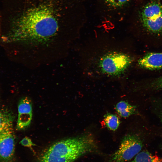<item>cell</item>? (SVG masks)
<instances>
[{
    "label": "cell",
    "mask_w": 162,
    "mask_h": 162,
    "mask_svg": "<svg viewBox=\"0 0 162 162\" xmlns=\"http://www.w3.org/2000/svg\"><path fill=\"white\" fill-rule=\"evenodd\" d=\"M85 44L82 64L85 77L92 79H124L134 59L124 40L113 38H92Z\"/></svg>",
    "instance_id": "cell-2"
},
{
    "label": "cell",
    "mask_w": 162,
    "mask_h": 162,
    "mask_svg": "<svg viewBox=\"0 0 162 162\" xmlns=\"http://www.w3.org/2000/svg\"><path fill=\"white\" fill-rule=\"evenodd\" d=\"M150 86L155 90L162 89V76L153 80L150 84Z\"/></svg>",
    "instance_id": "cell-14"
},
{
    "label": "cell",
    "mask_w": 162,
    "mask_h": 162,
    "mask_svg": "<svg viewBox=\"0 0 162 162\" xmlns=\"http://www.w3.org/2000/svg\"><path fill=\"white\" fill-rule=\"evenodd\" d=\"M22 2L8 32L2 38L4 42L45 45L66 31L70 0H23Z\"/></svg>",
    "instance_id": "cell-1"
},
{
    "label": "cell",
    "mask_w": 162,
    "mask_h": 162,
    "mask_svg": "<svg viewBox=\"0 0 162 162\" xmlns=\"http://www.w3.org/2000/svg\"><path fill=\"white\" fill-rule=\"evenodd\" d=\"M115 109L121 116L127 118L135 113L136 108L135 106L131 105L127 102L121 101L116 104Z\"/></svg>",
    "instance_id": "cell-9"
},
{
    "label": "cell",
    "mask_w": 162,
    "mask_h": 162,
    "mask_svg": "<svg viewBox=\"0 0 162 162\" xmlns=\"http://www.w3.org/2000/svg\"><path fill=\"white\" fill-rule=\"evenodd\" d=\"M104 121L106 127L110 130L115 131L118 128L120 121L116 115L108 113L104 116Z\"/></svg>",
    "instance_id": "cell-12"
},
{
    "label": "cell",
    "mask_w": 162,
    "mask_h": 162,
    "mask_svg": "<svg viewBox=\"0 0 162 162\" xmlns=\"http://www.w3.org/2000/svg\"><path fill=\"white\" fill-rule=\"evenodd\" d=\"M13 130L0 133V162H10L13 158L15 141Z\"/></svg>",
    "instance_id": "cell-6"
},
{
    "label": "cell",
    "mask_w": 162,
    "mask_h": 162,
    "mask_svg": "<svg viewBox=\"0 0 162 162\" xmlns=\"http://www.w3.org/2000/svg\"><path fill=\"white\" fill-rule=\"evenodd\" d=\"M142 143L137 136L128 134L122 140L118 149L111 156L109 162H126L139 153Z\"/></svg>",
    "instance_id": "cell-5"
},
{
    "label": "cell",
    "mask_w": 162,
    "mask_h": 162,
    "mask_svg": "<svg viewBox=\"0 0 162 162\" xmlns=\"http://www.w3.org/2000/svg\"><path fill=\"white\" fill-rule=\"evenodd\" d=\"M141 68L149 70L162 68V52H150L140 58L137 62Z\"/></svg>",
    "instance_id": "cell-8"
},
{
    "label": "cell",
    "mask_w": 162,
    "mask_h": 162,
    "mask_svg": "<svg viewBox=\"0 0 162 162\" xmlns=\"http://www.w3.org/2000/svg\"><path fill=\"white\" fill-rule=\"evenodd\" d=\"M21 144L23 146L31 148L33 146H35L31 140L28 137L24 138L20 142Z\"/></svg>",
    "instance_id": "cell-15"
},
{
    "label": "cell",
    "mask_w": 162,
    "mask_h": 162,
    "mask_svg": "<svg viewBox=\"0 0 162 162\" xmlns=\"http://www.w3.org/2000/svg\"><path fill=\"white\" fill-rule=\"evenodd\" d=\"M109 6L113 8H119L126 5L130 0H104Z\"/></svg>",
    "instance_id": "cell-13"
},
{
    "label": "cell",
    "mask_w": 162,
    "mask_h": 162,
    "mask_svg": "<svg viewBox=\"0 0 162 162\" xmlns=\"http://www.w3.org/2000/svg\"><path fill=\"white\" fill-rule=\"evenodd\" d=\"M138 26L141 35L151 40H162V4L156 0L146 3L139 9Z\"/></svg>",
    "instance_id": "cell-4"
},
{
    "label": "cell",
    "mask_w": 162,
    "mask_h": 162,
    "mask_svg": "<svg viewBox=\"0 0 162 162\" xmlns=\"http://www.w3.org/2000/svg\"><path fill=\"white\" fill-rule=\"evenodd\" d=\"M13 118L8 111L0 110V133L13 128Z\"/></svg>",
    "instance_id": "cell-10"
},
{
    "label": "cell",
    "mask_w": 162,
    "mask_h": 162,
    "mask_svg": "<svg viewBox=\"0 0 162 162\" xmlns=\"http://www.w3.org/2000/svg\"><path fill=\"white\" fill-rule=\"evenodd\" d=\"M131 162H162V159L146 151L140 152Z\"/></svg>",
    "instance_id": "cell-11"
},
{
    "label": "cell",
    "mask_w": 162,
    "mask_h": 162,
    "mask_svg": "<svg viewBox=\"0 0 162 162\" xmlns=\"http://www.w3.org/2000/svg\"><path fill=\"white\" fill-rule=\"evenodd\" d=\"M97 145L89 134L68 138L55 142L48 148L38 162H74L94 151Z\"/></svg>",
    "instance_id": "cell-3"
},
{
    "label": "cell",
    "mask_w": 162,
    "mask_h": 162,
    "mask_svg": "<svg viewBox=\"0 0 162 162\" xmlns=\"http://www.w3.org/2000/svg\"><path fill=\"white\" fill-rule=\"evenodd\" d=\"M32 104L30 99L27 97L21 99L18 106L17 130H24L29 126L32 120Z\"/></svg>",
    "instance_id": "cell-7"
}]
</instances>
